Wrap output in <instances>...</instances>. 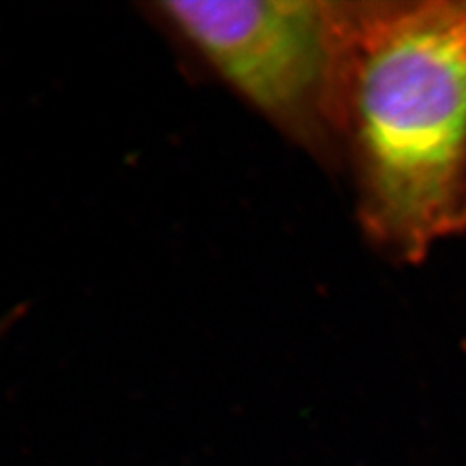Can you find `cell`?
Segmentation results:
<instances>
[{
  "label": "cell",
  "mask_w": 466,
  "mask_h": 466,
  "mask_svg": "<svg viewBox=\"0 0 466 466\" xmlns=\"http://www.w3.org/2000/svg\"><path fill=\"white\" fill-rule=\"evenodd\" d=\"M340 149L389 259L466 233V0H350Z\"/></svg>",
  "instance_id": "6da1fadb"
},
{
  "label": "cell",
  "mask_w": 466,
  "mask_h": 466,
  "mask_svg": "<svg viewBox=\"0 0 466 466\" xmlns=\"http://www.w3.org/2000/svg\"><path fill=\"white\" fill-rule=\"evenodd\" d=\"M2 333H5V327L0 323V335H2Z\"/></svg>",
  "instance_id": "3957f363"
},
{
  "label": "cell",
  "mask_w": 466,
  "mask_h": 466,
  "mask_svg": "<svg viewBox=\"0 0 466 466\" xmlns=\"http://www.w3.org/2000/svg\"><path fill=\"white\" fill-rule=\"evenodd\" d=\"M138 9L188 76L225 86L319 167L342 169L350 0H154Z\"/></svg>",
  "instance_id": "7a4b0ae2"
}]
</instances>
